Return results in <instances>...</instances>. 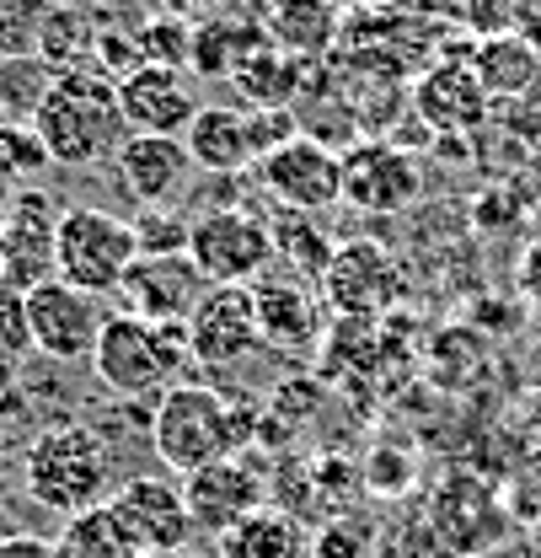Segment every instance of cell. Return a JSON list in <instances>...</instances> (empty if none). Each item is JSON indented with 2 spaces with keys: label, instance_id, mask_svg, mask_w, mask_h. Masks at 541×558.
<instances>
[{
  "label": "cell",
  "instance_id": "1",
  "mask_svg": "<svg viewBox=\"0 0 541 558\" xmlns=\"http://www.w3.org/2000/svg\"><path fill=\"white\" fill-rule=\"evenodd\" d=\"M27 124L44 140L49 167H70V172L113 161L119 145L130 140L124 108H119V81L97 65L54 75V86L44 92V102Z\"/></svg>",
  "mask_w": 541,
  "mask_h": 558
},
{
  "label": "cell",
  "instance_id": "25",
  "mask_svg": "<svg viewBox=\"0 0 541 558\" xmlns=\"http://www.w3.org/2000/svg\"><path fill=\"white\" fill-rule=\"evenodd\" d=\"M231 86L253 102V108H290L295 86H300V70L290 54H279L273 44H258L253 54H242L231 70Z\"/></svg>",
  "mask_w": 541,
  "mask_h": 558
},
{
  "label": "cell",
  "instance_id": "20",
  "mask_svg": "<svg viewBox=\"0 0 541 558\" xmlns=\"http://www.w3.org/2000/svg\"><path fill=\"white\" fill-rule=\"evenodd\" d=\"M258 323H263V344L284 354H306L322 339V306L317 290L300 279H258Z\"/></svg>",
  "mask_w": 541,
  "mask_h": 558
},
{
  "label": "cell",
  "instance_id": "4",
  "mask_svg": "<svg viewBox=\"0 0 541 558\" xmlns=\"http://www.w3.org/2000/svg\"><path fill=\"white\" fill-rule=\"evenodd\" d=\"M188 360V323H145L135 312H119L97 339L91 371L113 398H161L183 381Z\"/></svg>",
  "mask_w": 541,
  "mask_h": 558
},
{
  "label": "cell",
  "instance_id": "21",
  "mask_svg": "<svg viewBox=\"0 0 541 558\" xmlns=\"http://www.w3.org/2000/svg\"><path fill=\"white\" fill-rule=\"evenodd\" d=\"M343 27V5L339 0H269L263 33L279 54L290 60H317L333 49Z\"/></svg>",
  "mask_w": 541,
  "mask_h": 558
},
{
  "label": "cell",
  "instance_id": "28",
  "mask_svg": "<svg viewBox=\"0 0 541 558\" xmlns=\"http://www.w3.org/2000/svg\"><path fill=\"white\" fill-rule=\"evenodd\" d=\"M135 54L139 65H167V70H183L194 60V27L183 16H156L135 33Z\"/></svg>",
  "mask_w": 541,
  "mask_h": 558
},
{
  "label": "cell",
  "instance_id": "14",
  "mask_svg": "<svg viewBox=\"0 0 541 558\" xmlns=\"http://www.w3.org/2000/svg\"><path fill=\"white\" fill-rule=\"evenodd\" d=\"M194 156L183 135H130L113 156V183L124 189V199L139 209H167L194 178Z\"/></svg>",
  "mask_w": 541,
  "mask_h": 558
},
{
  "label": "cell",
  "instance_id": "11",
  "mask_svg": "<svg viewBox=\"0 0 541 558\" xmlns=\"http://www.w3.org/2000/svg\"><path fill=\"white\" fill-rule=\"evenodd\" d=\"M108 510L119 515V526H124V537L135 543V554H183L194 537H199V526H194V515H188V499H183V484H172V478H130V484L113 488V499H108Z\"/></svg>",
  "mask_w": 541,
  "mask_h": 558
},
{
  "label": "cell",
  "instance_id": "5",
  "mask_svg": "<svg viewBox=\"0 0 541 558\" xmlns=\"http://www.w3.org/2000/svg\"><path fill=\"white\" fill-rule=\"evenodd\" d=\"M139 264L135 220L102 205H70L54 226V275L86 295H119L124 275Z\"/></svg>",
  "mask_w": 541,
  "mask_h": 558
},
{
  "label": "cell",
  "instance_id": "9",
  "mask_svg": "<svg viewBox=\"0 0 541 558\" xmlns=\"http://www.w3.org/2000/svg\"><path fill=\"white\" fill-rule=\"evenodd\" d=\"M188 349L204 371H236L263 349L258 290L253 284H209L188 317Z\"/></svg>",
  "mask_w": 541,
  "mask_h": 558
},
{
  "label": "cell",
  "instance_id": "31",
  "mask_svg": "<svg viewBox=\"0 0 541 558\" xmlns=\"http://www.w3.org/2000/svg\"><path fill=\"white\" fill-rule=\"evenodd\" d=\"M290 140H300V119H295L290 108H253V113H247V145H253V161L273 156V150L290 145Z\"/></svg>",
  "mask_w": 541,
  "mask_h": 558
},
{
  "label": "cell",
  "instance_id": "8",
  "mask_svg": "<svg viewBox=\"0 0 541 558\" xmlns=\"http://www.w3.org/2000/svg\"><path fill=\"white\" fill-rule=\"evenodd\" d=\"M22 317H27V344L60 365H81L97 354V339L108 328L102 295H86L65 279H44L22 295Z\"/></svg>",
  "mask_w": 541,
  "mask_h": 558
},
{
  "label": "cell",
  "instance_id": "29",
  "mask_svg": "<svg viewBox=\"0 0 541 558\" xmlns=\"http://www.w3.org/2000/svg\"><path fill=\"white\" fill-rule=\"evenodd\" d=\"M413 473H418V462H413V451L403 446H376L370 457H365V468H359V478L370 494H381V499H397L413 488Z\"/></svg>",
  "mask_w": 541,
  "mask_h": 558
},
{
  "label": "cell",
  "instance_id": "32",
  "mask_svg": "<svg viewBox=\"0 0 541 558\" xmlns=\"http://www.w3.org/2000/svg\"><path fill=\"white\" fill-rule=\"evenodd\" d=\"M509 510H515V521L520 526H541V457H531L520 473H515V484H509Z\"/></svg>",
  "mask_w": 541,
  "mask_h": 558
},
{
  "label": "cell",
  "instance_id": "35",
  "mask_svg": "<svg viewBox=\"0 0 541 558\" xmlns=\"http://www.w3.org/2000/svg\"><path fill=\"white\" fill-rule=\"evenodd\" d=\"M0 558H60V543L33 537V532H11V537H0Z\"/></svg>",
  "mask_w": 541,
  "mask_h": 558
},
{
  "label": "cell",
  "instance_id": "26",
  "mask_svg": "<svg viewBox=\"0 0 541 558\" xmlns=\"http://www.w3.org/2000/svg\"><path fill=\"white\" fill-rule=\"evenodd\" d=\"M60 554L65 558H139L135 543L124 537L119 515L108 505L86 510V515H70L65 532H60Z\"/></svg>",
  "mask_w": 541,
  "mask_h": 558
},
{
  "label": "cell",
  "instance_id": "10",
  "mask_svg": "<svg viewBox=\"0 0 541 558\" xmlns=\"http://www.w3.org/2000/svg\"><path fill=\"white\" fill-rule=\"evenodd\" d=\"M253 178L290 215H322V209L343 205V156L311 135L290 140L273 156L253 161Z\"/></svg>",
  "mask_w": 541,
  "mask_h": 558
},
{
  "label": "cell",
  "instance_id": "33",
  "mask_svg": "<svg viewBox=\"0 0 541 558\" xmlns=\"http://www.w3.org/2000/svg\"><path fill=\"white\" fill-rule=\"evenodd\" d=\"M386 554H397V558H451L445 548H440V537L429 532V521H423V515H418V521H407L403 537H397V543H386Z\"/></svg>",
  "mask_w": 541,
  "mask_h": 558
},
{
  "label": "cell",
  "instance_id": "7",
  "mask_svg": "<svg viewBox=\"0 0 541 558\" xmlns=\"http://www.w3.org/2000/svg\"><path fill=\"white\" fill-rule=\"evenodd\" d=\"M273 258V226L258 209L220 205L188 220V264L204 284H258Z\"/></svg>",
  "mask_w": 541,
  "mask_h": 558
},
{
  "label": "cell",
  "instance_id": "30",
  "mask_svg": "<svg viewBox=\"0 0 541 558\" xmlns=\"http://www.w3.org/2000/svg\"><path fill=\"white\" fill-rule=\"evenodd\" d=\"M370 543H376V526H370V521H359V515H333V521L317 532L311 554L317 558H365Z\"/></svg>",
  "mask_w": 541,
  "mask_h": 558
},
{
  "label": "cell",
  "instance_id": "27",
  "mask_svg": "<svg viewBox=\"0 0 541 558\" xmlns=\"http://www.w3.org/2000/svg\"><path fill=\"white\" fill-rule=\"evenodd\" d=\"M273 247H279V258H290L306 279H322L328 264H333V253H339V247L317 231V215H284V220L273 226Z\"/></svg>",
  "mask_w": 541,
  "mask_h": 558
},
{
  "label": "cell",
  "instance_id": "17",
  "mask_svg": "<svg viewBox=\"0 0 541 558\" xmlns=\"http://www.w3.org/2000/svg\"><path fill=\"white\" fill-rule=\"evenodd\" d=\"M183 499H188L194 526L220 537L225 526H236L242 515L269 505V488H263V473L247 457H225V462H209L199 473H188L183 478Z\"/></svg>",
  "mask_w": 541,
  "mask_h": 558
},
{
  "label": "cell",
  "instance_id": "6",
  "mask_svg": "<svg viewBox=\"0 0 541 558\" xmlns=\"http://www.w3.org/2000/svg\"><path fill=\"white\" fill-rule=\"evenodd\" d=\"M423 521L429 532L440 537V548L451 558H488L499 554L509 537H515V510L499 488L477 473H445L440 484L429 488V505H423Z\"/></svg>",
  "mask_w": 541,
  "mask_h": 558
},
{
  "label": "cell",
  "instance_id": "3",
  "mask_svg": "<svg viewBox=\"0 0 541 558\" xmlns=\"http://www.w3.org/2000/svg\"><path fill=\"white\" fill-rule=\"evenodd\" d=\"M22 484H27V494L44 510H54V515L70 521V515H86V510L113 499V457H108L97 429H86V424H49L27 446Z\"/></svg>",
  "mask_w": 541,
  "mask_h": 558
},
{
  "label": "cell",
  "instance_id": "13",
  "mask_svg": "<svg viewBox=\"0 0 541 558\" xmlns=\"http://www.w3.org/2000/svg\"><path fill=\"white\" fill-rule=\"evenodd\" d=\"M322 295L333 301L339 317H376L386 312L397 295H403V275H397V258L381 247V242H339L328 275H322Z\"/></svg>",
  "mask_w": 541,
  "mask_h": 558
},
{
  "label": "cell",
  "instance_id": "16",
  "mask_svg": "<svg viewBox=\"0 0 541 558\" xmlns=\"http://www.w3.org/2000/svg\"><path fill=\"white\" fill-rule=\"evenodd\" d=\"M119 108L130 135H183L199 113L188 70L167 65H135L130 75H119Z\"/></svg>",
  "mask_w": 541,
  "mask_h": 558
},
{
  "label": "cell",
  "instance_id": "18",
  "mask_svg": "<svg viewBox=\"0 0 541 558\" xmlns=\"http://www.w3.org/2000/svg\"><path fill=\"white\" fill-rule=\"evenodd\" d=\"M204 290L209 284L188 264V253H139V264L119 284L130 312L145 317V323H188Z\"/></svg>",
  "mask_w": 541,
  "mask_h": 558
},
{
  "label": "cell",
  "instance_id": "19",
  "mask_svg": "<svg viewBox=\"0 0 541 558\" xmlns=\"http://www.w3.org/2000/svg\"><path fill=\"white\" fill-rule=\"evenodd\" d=\"M54 226L60 215L49 209L44 194H22L16 209L0 226V269H5V290L27 295L33 284L54 279Z\"/></svg>",
  "mask_w": 541,
  "mask_h": 558
},
{
  "label": "cell",
  "instance_id": "23",
  "mask_svg": "<svg viewBox=\"0 0 541 558\" xmlns=\"http://www.w3.org/2000/svg\"><path fill=\"white\" fill-rule=\"evenodd\" d=\"M183 145L194 156L199 172H247L253 167V145H247V113L225 108V102H204L194 113V124L183 130Z\"/></svg>",
  "mask_w": 541,
  "mask_h": 558
},
{
  "label": "cell",
  "instance_id": "15",
  "mask_svg": "<svg viewBox=\"0 0 541 558\" xmlns=\"http://www.w3.org/2000/svg\"><path fill=\"white\" fill-rule=\"evenodd\" d=\"M413 113L434 130V135H472L488 124L493 97L482 86L472 60H434L413 81Z\"/></svg>",
  "mask_w": 541,
  "mask_h": 558
},
{
  "label": "cell",
  "instance_id": "24",
  "mask_svg": "<svg viewBox=\"0 0 541 558\" xmlns=\"http://www.w3.org/2000/svg\"><path fill=\"white\" fill-rule=\"evenodd\" d=\"M472 70L482 75L488 97H526L541 81V49L520 33H499V38H477V49L467 54Z\"/></svg>",
  "mask_w": 541,
  "mask_h": 558
},
{
  "label": "cell",
  "instance_id": "34",
  "mask_svg": "<svg viewBox=\"0 0 541 558\" xmlns=\"http://www.w3.org/2000/svg\"><path fill=\"white\" fill-rule=\"evenodd\" d=\"M520 301H526V312L541 323V242H531L526 258H520Z\"/></svg>",
  "mask_w": 541,
  "mask_h": 558
},
{
  "label": "cell",
  "instance_id": "2",
  "mask_svg": "<svg viewBox=\"0 0 541 558\" xmlns=\"http://www.w3.org/2000/svg\"><path fill=\"white\" fill-rule=\"evenodd\" d=\"M258 424L263 414H253L247 403H236L204 381H177L150 409V451L161 457V468L188 478L209 462L242 457V446L258 440Z\"/></svg>",
  "mask_w": 541,
  "mask_h": 558
},
{
  "label": "cell",
  "instance_id": "36",
  "mask_svg": "<svg viewBox=\"0 0 541 558\" xmlns=\"http://www.w3.org/2000/svg\"><path fill=\"white\" fill-rule=\"evenodd\" d=\"M343 11H370V5H386V0H339Z\"/></svg>",
  "mask_w": 541,
  "mask_h": 558
},
{
  "label": "cell",
  "instance_id": "12",
  "mask_svg": "<svg viewBox=\"0 0 541 558\" xmlns=\"http://www.w3.org/2000/svg\"><path fill=\"white\" fill-rule=\"evenodd\" d=\"M423 194V172L403 145L365 140L343 150V205L365 215H403Z\"/></svg>",
  "mask_w": 541,
  "mask_h": 558
},
{
  "label": "cell",
  "instance_id": "22",
  "mask_svg": "<svg viewBox=\"0 0 541 558\" xmlns=\"http://www.w3.org/2000/svg\"><path fill=\"white\" fill-rule=\"evenodd\" d=\"M306 548H311V537H306L300 515L273 499L214 537V558H306Z\"/></svg>",
  "mask_w": 541,
  "mask_h": 558
}]
</instances>
